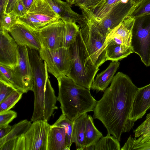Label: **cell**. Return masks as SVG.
Masks as SVG:
<instances>
[{
  "mask_svg": "<svg viewBox=\"0 0 150 150\" xmlns=\"http://www.w3.org/2000/svg\"><path fill=\"white\" fill-rule=\"evenodd\" d=\"M138 88L127 75L118 72L97 101L93 111V118L100 121L108 133L119 141L122 134L130 131L134 125L129 117Z\"/></svg>",
  "mask_w": 150,
  "mask_h": 150,
  "instance_id": "obj_1",
  "label": "cell"
},
{
  "mask_svg": "<svg viewBox=\"0 0 150 150\" xmlns=\"http://www.w3.org/2000/svg\"><path fill=\"white\" fill-rule=\"evenodd\" d=\"M57 79V100L60 103L62 114L74 122L83 114L93 111L97 101L91 95L90 89L77 84L66 75Z\"/></svg>",
  "mask_w": 150,
  "mask_h": 150,
  "instance_id": "obj_2",
  "label": "cell"
},
{
  "mask_svg": "<svg viewBox=\"0 0 150 150\" xmlns=\"http://www.w3.org/2000/svg\"><path fill=\"white\" fill-rule=\"evenodd\" d=\"M68 49L71 66L67 76L77 84L90 89L99 69L92 61L80 31L75 41Z\"/></svg>",
  "mask_w": 150,
  "mask_h": 150,
  "instance_id": "obj_3",
  "label": "cell"
},
{
  "mask_svg": "<svg viewBox=\"0 0 150 150\" xmlns=\"http://www.w3.org/2000/svg\"><path fill=\"white\" fill-rule=\"evenodd\" d=\"M131 44L144 65H150V14L134 18Z\"/></svg>",
  "mask_w": 150,
  "mask_h": 150,
  "instance_id": "obj_4",
  "label": "cell"
},
{
  "mask_svg": "<svg viewBox=\"0 0 150 150\" xmlns=\"http://www.w3.org/2000/svg\"><path fill=\"white\" fill-rule=\"evenodd\" d=\"M80 32L89 55L94 64L99 67L106 61V38L101 35L89 21L81 27Z\"/></svg>",
  "mask_w": 150,
  "mask_h": 150,
  "instance_id": "obj_5",
  "label": "cell"
},
{
  "mask_svg": "<svg viewBox=\"0 0 150 150\" xmlns=\"http://www.w3.org/2000/svg\"><path fill=\"white\" fill-rule=\"evenodd\" d=\"M39 52L40 57L46 63L48 72L57 79L61 76H68L71 66L68 48L63 47L56 49L42 47Z\"/></svg>",
  "mask_w": 150,
  "mask_h": 150,
  "instance_id": "obj_6",
  "label": "cell"
},
{
  "mask_svg": "<svg viewBox=\"0 0 150 150\" xmlns=\"http://www.w3.org/2000/svg\"><path fill=\"white\" fill-rule=\"evenodd\" d=\"M135 6L130 1L121 2L114 6L100 20H87L91 22L100 34L107 38L113 30L127 18Z\"/></svg>",
  "mask_w": 150,
  "mask_h": 150,
  "instance_id": "obj_7",
  "label": "cell"
},
{
  "mask_svg": "<svg viewBox=\"0 0 150 150\" xmlns=\"http://www.w3.org/2000/svg\"><path fill=\"white\" fill-rule=\"evenodd\" d=\"M14 87L23 93L33 91V81L28 47L18 45V64L13 69Z\"/></svg>",
  "mask_w": 150,
  "mask_h": 150,
  "instance_id": "obj_8",
  "label": "cell"
},
{
  "mask_svg": "<svg viewBox=\"0 0 150 150\" xmlns=\"http://www.w3.org/2000/svg\"><path fill=\"white\" fill-rule=\"evenodd\" d=\"M50 127L45 120L33 121L23 135L25 150H47V134Z\"/></svg>",
  "mask_w": 150,
  "mask_h": 150,
  "instance_id": "obj_9",
  "label": "cell"
},
{
  "mask_svg": "<svg viewBox=\"0 0 150 150\" xmlns=\"http://www.w3.org/2000/svg\"><path fill=\"white\" fill-rule=\"evenodd\" d=\"M65 23L60 19L44 27L34 30L42 47L56 49L62 47Z\"/></svg>",
  "mask_w": 150,
  "mask_h": 150,
  "instance_id": "obj_10",
  "label": "cell"
},
{
  "mask_svg": "<svg viewBox=\"0 0 150 150\" xmlns=\"http://www.w3.org/2000/svg\"><path fill=\"white\" fill-rule=\"evenodd\" d=\"M6 30L0 31V64L13 69L18 64V45Z\"/></svg>",
  "mask_w": 150,
  "mask_h": 150,
  "instance_id": "obj_11",
  "label": "cell"
},
{
  "mask_svg": "<svg viewBox=\"0 0 150 150\" xmlns=\"http://www.w3.org/2000/svg\"><path fill=\"white\" fill-rule=\"evenodd\" d=\"M9 32L19 46H25L38 51L42 48L34 31L21 23H17Z\"/></svg>",
  "mask_w": 150,
  "mask_h": 150,
  "instance_id": "obj_12",
  "label": "cell"
},
{
  "mask_svg": "<svg viewBox=\"0 0 150 150\" xmlns=\"http://www.w3.org/2000/svg\"><path fill=\"white\" fill-rule=\"evenodd\" d=\"M26 14L35 18L45 26L61 19L45 0H34Z\"/></svg>",
  "mask_w": 150,
  "mask_h": 150,
  "instance_id": "obj_13",
  "label": "cell"
},
{
  "mask_svg": "<svg viewBox=\"0 0 150 150\" xmlns=\"http://www.w3.org/2000/svg\"><path fill=\"white\" fill-rule=\"evenodd\" d=\"M150 109V83L138 88L133 101L129 119L135 122Z\"/></svg>",
  "mask_w": 150,
  "mask_h": 150,
  "instance_id": "obj_14",
  "label": "cell"
},
{
  "mask_svg": "<svg viewBox=\"0 0 150 150\" xmlns=\"http://www.w3.org/2000/svg\"><path fill=\"white\" fill-rule=\"evenodd\" d=\"M45 0L64 22H77L81 27L86 23L87 20L84 16L74 11L71 8V5L67 1L61 0Z\"/></svg>",
  "mask_w": 150,
  "mask_h": 150,
  "instance_id": "obj_15",
  "label": "cell"
},
{
  "mask_svg": "<svg viewBox=\"0 0 150 150\" xmlns=\"http://www.w3.org/2000/svg\"><path fill=\"white\" fill-rule=\"evenodd\" d=\"M134 21V18H127L113 30L106 40L113 39L125 47L132 48L131 42Z\"/></svg>",
  "mask_w": 150,
  "mask_h": 150,
  "instance_id": "obj_16",
  "label": "cell"
},
{
  "mask_svg": "<svg viewBox=\"0 0 150 150\" xmlns=\"http://www.w3.org/2000/svg\"><path fill=\"white\" fill-rule=\"evenodd\" d=\"M67 147L64 128L50 125L47 134V150H66Z\"/></svg>",
  "mask_w": 150,
  "mask_h": 150,
  "instance_id": "obj_17",
  "label": "cell"
},
{
  "mask_svg": "<svg viewBox=\"0 0 150 150\" xmlns=\"http://www.w3.org/2000/svg\"><path fill=\"white\" fill-rule=\"evenodd\" d=\"M120 64L118 61H112L106 69L97 74L91 89L98 91H104L112 81Z\"/></svg>",
  "mask_w": 150,
  "mask_h": 150,
  "instance_id": "obj_18",
  "label": "cell"
},
{
  "mask_svg": "<svg viewBox=\"0 0 150 150\" xmlns=\"http://www.w3.org/2000/svg\"><path fill=\"white\" fill-rule=\"evenodd\" d=\"M106 61H118L133 53L132 48L125 47L113 39L106 40Z\"/></svg>",
  "mask_w": 150,
  "mask_h": 150,
  "instance_id": "obj_19",
  "label": "cell"
},
{
  "mask_svg": "<svg viewBox=\"0 0 150 150\" xmlns=\"http://www.w3.org/2000/svg\"><path fill=\"white\" fill-rule=\"evenodd\" d=\"M88 115L83 114L74 122L72 135V142L78 150H83L85 139V128Z\"/></svg>",
  "mask_w": 150,
  "mask_h": 150,
  "instance_id": "obj_20",
  "label": "cell"
},
{
  "mask_svg": "<svg viewBox=\"0 0 150 150\" xmlns=\"http://www.w3.org/2000/svg\"><path fill=\"white\" fill-rule=\"evenodd\" d=\"M129 1L130 0H103L96 8L83 15L86 19L99 21L117 4L121 2H127Z\"/></svg>",
  "mask_w": 150,
  "mask_h": 150,
  "instance_id": "obj_21",
  "label": "cell"
},
{
  "mask_svg": "<svg viewBox=\"0 0 150 150\" xmlns=\"http://www.w3.org/2000/svg\"><path fill=\"white\" fill-rule=\"evenodd\" d=\"M103 137L102 133L95 126L92 117L88 115L85 125L84 149L95 144Z\"/></svg>",
  "mask_w": 150,
  "mask_h": 150,
  "instance_id": "obj_22",
  "label": "cell"
},
{
  "mask_svg": "<svg viewBox=\"0 0 150 150\" xmlns=\"http://www.w3.org/2000/svg\"><path fill=\"white\" fill-rule=\"evenodd\" d=\"M119 141L109 134L103 137L95 144L86 147L84 150H120Z\"/></svg>",
  "mask_w": 150,
  "mask_h": 150,
  "instance_id": "obj_23",
  "label": "cell"
},
{
  "mask_svg": "<svg viewBox=\"0 0 150 150\" xmlns=\"http://www.w3.org/2000/svg\"><path fill=\"white\" fill-rule=\"evenodd\" d=\"M135 144L150 142V113L148 114L145 120L134 131Z\"/></svg>",
  "mask_w": 150,
  "mask_h": 150,
  "instance_id": "obj_24",
  "label": "cell"
},
{
  "mask_svg": "<svg viewBox=\"0 0 150 150\" xmlns=\"http://www.w3.org/2000/svg\"><path fill=\"white\" fill-rule=\"evenodd\" d=\"M31 122L25 119L13 126L10 132L4 137L0 139V146L9 140L23 135L31 126Z\"/></svg>",
  "mask_w": 150,
  "mask_h": 150,
  "instance_id": "obj_25",
  "label": "cell"
},
{
  "mask_svg": "<svg viewBox=\"0 0 150 150\" xmlns=\"http://www.w3.org/2000/svg\"><path fill=\"white\" fill-rule=\"evenodd\" d=\"M64 23L65 29L62 47L69 48L75 41L80 29L75 22Z\"/></svg>",
  "mask_w": 150,
  "mask_h": 150,
  "instance_id": "obj_26",
  "label": "cell"
},
{
  "mask_svg": "<svg viewBox=\"0 0 150 150\" xmlns=\"http://www.w3.org/2000/svg\"><path fill=\"white\" fill-rule=\"evenodd\" d=\"M74 122L62 114L58 119L53 125L55 126L64 127L65 129L67 139V147L66 150H69L73 143L72 135Z\"/></svg>",
  "mask_w": 150,
  "mask_h": 150,
  "instance_id": "obj_27",
  "label": "cell"
},
{
  "mask_svg": "<svg viewBox=\"0 0 150 150\" xmlns=\"http://www.w3.org/2000/svg\"><path fill=\"white\" fill-rule=\"evenodd\" d=\"M23 93L17 90L14 91L0 103V113L10 110L21 99Z\"/></svg>",
  "mask_w": 150,
  "mask_h": 150,
  "instance_id": "obj_28",
  "label": "cell"
},
{
  "mask_svg": "<svg viewBox=\"0 0 150 150\" xmlns=\"http://www.w3.org/2000/svg\"><path fill=\"white\" fill-rule=\"evenodd\" d=\"M18 17L13 12L8 14L3 13L0 15V30L8 32L17 23Z\"/></svg>",
  "mask_w": 150,
  "mask_h": 150,
  "instance_id": "obj_29",
  "label": "cell"
},
{
  "mask_svg": "<svg viewBox=\"0 0 150 150\" xmlns=\"http://www.w3.org/2000/svg\"><path fill=\"white\" fill-rule=\"evenodd\" d=\"M103 0H74L73 4L79 6L82 14H87L97 7Z\"/></svg>",
  "mask_w": 150,
  "mask_h": 150,
  "instance_id": "obj_30",
  "label": "cell"
},
{
  "mask_svg": "<svg viewBox=\"0 0 150 150\" xmlns=\"http://www.w3.org/2000/svg\"><path fill=\"white\" fill-rule=\"evenodd\" d=\"M150 14V0H143L135 5L127 17L134 18L146 14Z\"/></svg>",
  "mask_w": 150,
  "mask_h": 150,
  "instance_id": "obj_31",
  "label": "cell"
},
{
  "mask_svg": "<svg viewBox=\"0 0 150 150\" xmlns=\"http://www.w3.org/2000/svg\"><path fill=\"white\" fill-rule=\"evenodd\" d=\"M0 81L14 87L13 69L8 67L0 64Z\"/></svg>",
  "mask_w": 150,
  "mask_h": 150,
  "instance_id": "obj_32",
  "label": "cell"
},
{
  "mask_svg": "<svg viewBox=\"0 0 150 150\" xmlns=\"http://www.w3.org/2000/svg\"><path fill=\"white\" fill-rule=\"evenodd\" d=\"M133 139L130 136L121 150H150V142L135 144L133 143Z\"/></svg>",
  "mask_w": 150,
  "mask_h": 150,
  "instance_id": "obj_33",
  "label": "cell"
},
{
  "mask_svg": "<svg viewBox=\"0 0 150 150\" xmlns=\"http://www.w3.org/2000/svg\"><path fill=\"white\" fill-rule=\"evenodd\" d=\"M17 117L15 111L9 110L0 113V127L7 125Z\"/></svg>",
  "mask_w": 150,
  "mask_h": 150,
  "instance_id": "obj_34",
  "label": "cell"
},
{
  "mask_svg": "<svg viewBox=\"0 0 150 150\" xmlns=\"http://www.w3.org/2000/svg\"><path fill=\"white\" fill-rule=\"evenodd\" d=\"M16 90L13 86L0 81V103Z\"/></svg>",
  "mask_w": 150,
  "mask_h": 150,
  "instance_id": "obj_35",
  "label": "cell"
},
{
  "mask_svg": "<svg viewBox=\"0 0 150 150\" xmlns=\"http://www.w3.org/2000/svg\"><path fill=\"white\" fill-rule=\"evenodd\" d=\"M28 11L21 0H17L12 12L18 17H21L26 14Z\"/></svg>",
  "mask_w": 150,
  "mask_h": 150,
  "instance_id": "obj_36",
  "label": "cell"
},
{
  "mask_svg": "<svg viewBox=\"0 0 150 150\" xmlns=\"http://www.w3.org/2000/svg\"><path fill=\"white\" fill-rule=\"evenodd\" d=\"M18 138L9 140L0 146V150H14Z\"/></svg>",
  "mask_w": 150,
  "mask_h": 150,
  "instance_id": "obj_37",
  "label": "cell"
},
{
  "mask_svg": "<svg viewBox=\"0 0 150 150\" xmlns=\"http://www.w3.org/2000/svg\"><path fill=\"white\" fill-rule=\"evenodd\" d=\"M17 0H7L4 7L3 13L8 14L13 9Z\"/></svg>",
  "mask_w": 150,
  "mask_h": 150,
  "instance_id": "obj_38",
  "label": "cell"
},
{
  "mask_svg": "<svg viewBox=\"0 0 150 150\" xmlns=\"http://www.w3.org/2000/svg\"><path fill=\"white\" fill-rule=\"evenodd\" d=\"M24 137L23 135L18 138L14 150H25Z\"/></svg>",
  "mask_w": 150,
  "mask_h": 150,
  "instance_id": "obj_39",
  "label": "cell"
},
{
  "mask_svg": "<svg viewBox=\"0 0 150 150\" xmlns=\"http://www.w3.org/2000/svg\"><path fill=\"white\" fill-rule=\"evenodd\" d=\"M12 128V126L9 125L0 127V139L4 137L8 134L11 131Z\"/></svg>",
  "mask_w": 150,
  "mask_h": 150,
  "instance_id": "obj_40",
  "label": "cell"
},
{
  "mask_svg": "<svg viewBox=\"0 0 150 150\" xmlns=\"http://www.w3.org/2000/svg\"><path fill=\"white\" fill-rule=\"evenodd\" d=\"M28 11L34 0H21Z\"/></svg>",
  "mask_w": 150,
  "mask_h": 150,
  "instance_id": "obj_41",
  "label": "cell"
},
{
  "mask_svg": "<svg viewBox=\"0 0 150 150\" xmlns=\"http://www.w3.org/2000/svg\"><path fill=\"white\" fill-rule=\"evenodd\" d=\"M7 0H0V15L3 13L4 7Z\"/></svg>",
  "mask_w": 150,
  "mask_h": 150,
  "instance_id": "obj_42",
  "label": "cell"
},
{
  "mask_svg": "<svg viewBox=\"0 0 150 150\" xmlns=\"http://www.w3.org/2000/svg\"><path fill=\"white\" fill-rule=\"evenodd\" d=\"M143 0H130V1L135 5L137 4Z\"/></svg>",
  "mask_w": 150,
  "mask_h": 150,
  "instance_id": "obj_43",
  "label": "cell"
},
{
  "mask_svg": "<svg viewBox=\"0 0 150 150\" xmlns=\"http://www.w3.org/2000/svg\"><path fill=\"white\" fill-rule=\"evenodd\" d=\"M66 1L71 5L73 4L74 0H67Z\"/></svg>",
  "mask_w": 150,
  "mask_h": 150,
  "instance_id": "obj_44",
  "label": "cell"
},
{
  "mask_svg": "<svg viewBox=\"0 0 150 150\" xmlns=\"http://www.w3.org/2000/svg\"><path fill=\"white\" fill-rule=\"evenodd\" d=\"M66 1H67V0H66Z\"/></svg>",
  "mask_w": 150,
  "mask_h": 150,
  "instance_id": "obj_45",
  "label": "cell"
}]
</instances>
